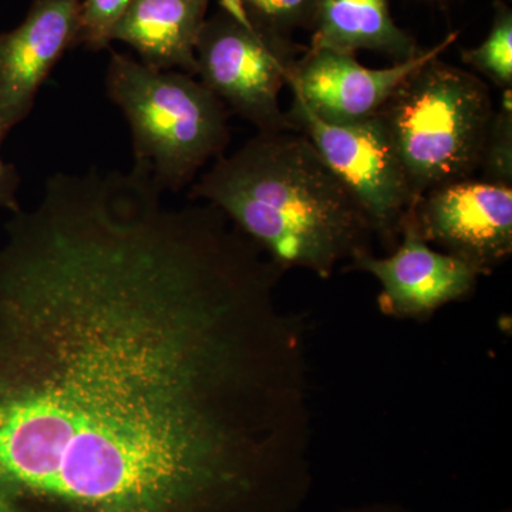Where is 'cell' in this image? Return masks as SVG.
Wrapping results in <instances>:
<instances>
[{
  "mask_svg": "<svg viewBox=\"0 0 512 512\" xmlns=\"http://www.w3.org/2000/svg\"><path fill=\"white\" fill-rule=\"evenodd\" d=\"M284 269L143 171L56 173L0 245V512H296L311 491Z\"/></svg>",
  "mask_w": 512,
  "mask_h": 512,
  "instance_id": "cell-1",
  "label": "cell"
},
{
  "mask_svg": "<svg viewBox=\"0 0 512 512\" xmlns=\"http://www.w3.org/2000/svg\"><path fill=\"white\" fill-rule=\"evenodd\" d=\"M190 200L214 205L275 264L328 279L372 251V224L348 185L299 131L258 133L215 160Z\"/></svg>",
  "mask_w": 512,
  "mask_h": 512,
  "instance_id": "cell-2",
  "label": "cell"
},
{
  "mask_svg": "<svg viewBox=\"0 0 512 512\" xmlns=\"http://www.w3.org/2000/svg\"><path fill=\"white\" fill-rule=\"evenodd\" d=\"M106 90L130 126L134 165L164 192L183 191L208 161L224 156L229 111L195 76L160 72L111 52Z\"/></svg>",
  "mask_w": 512,
  "mask_h": 512,
  "instance_id": "cell-3",
  "label": "cell"
},
{
  "mask_svg": "<svg viewBox=\"0 0 512 512\" xmlns=\"http://www.w3.org/2000/svg\"><path fill=\"white\" fill-rule=\"evenodd\" d=\"M494 109L484 80L440 56L394 90L377 114L417 201L476 175Z\"/></svg>",
  "mask_w": 512,
  "mask_h": 512,
  "instance_id": "cell-4",
  "label": "cell"
},
{
  "mask_svg": "<svg viewBox=\"0 0 512 512\" xmlns=\"http://www.w3.org/2000/svg\"><path fill=\"white\" fill-rule=\"evenodd\" d=\"M305 50L218 9L205 19L198 37L197 76L229 113L247 120L258 133L291 131L295 128L279 96Z\"/></svg>",
  "mask_w": 512,
  "mask_h": 512,
  "instance_id": "cell-5",
  "label": "cell"
},
{
  "mask_svg": "<svg viewBox=\"0 0 512 512\" xmlns=\"http://www.w3.org/2000/svg\"><path fill=\"white\" fill-rule=\"evenodd\" d=\"M286 116L348 185L365 210L375 237L393 251L417 200L379 114L356 123L329 124L293 94L292 109Z\"/></svg>",
  "mask_w": 512,
  "mask_h": 512,
  "instance_id": "cell-6",
  "label": "cell"
},
{
  "mask_svg": "<svg viewBox=\"0 0 512 512\" xmlns=\"http://www.w3.org/2000/svg\"><path fill=\"white\" fill-rule=\"evenodd\" d=\"M406 221L421 238L490 275L512 254V187L457 181L421 195Z\"/></svg>",
  "mask_w": 512,
  "mask_h": 512,
  "instance_id": "cell-7",
  "label": "cell"
},
{
  "mask_svg": "<svg viewBox=\"0 0 512 512\" xmlns=\"http://www.w3.org/2000/svg\"><path fill=\"white\" fill-rule=\"evenodd\" d=\"M349 269L377 279V305L383 315L413 320L429 319L448 303L473 295L481 276L456 256L436 251L410 221L404 222L392 254L363 252L350 261Z\"/></svg>",
  "mask_w": 512,
  "mask_h": 512,
  "instance_id": "cell-8",
  "label": "cell"
},
{
  "mask_svg": "<svg viewBox=\"0 0 512 512\" xmlns=\"http://www.w3.org/2000/svg\"><path fill=\"white\" fill-rule=\"evenodd\" d=\"M457 37L458 32L448 33L419 56L384 69L363 66L353 55L308 47L293 67L288 86L325 123H356L379 113L410 74L439 57Z\"/></svg>",
  "mask_w": 512,
  "mask_h": 512,
  "instance_id": "cell-9",
  "label": "cell"
},
{
  "mask_svg": "<svg viewBox=\"0 0 512 512\" xmlns=\"http://www.w3.org/2000/svg\"><path fill=\"white\" fill-rule=\"evenodd\" d=\"M82 0H33L18 28L0 33V146L28 119L37 93L77 46Z\"/></svg>",
  "mask_w": 512,
  "mask_h": 512,
  "instance_id": "cell-10",
  "label": "cell"
},
{
  "mask_svg": "<svg viewBox=\"0 0 512 512\" xmlns=\"http://www.w3.org/2000/svg\"><path fill=\"white\" fill-rule=\"evenodd\" d=\"M210 0H133L111 32L140 62L160 72L197 76L198 37Z\"/></svg>",
  "mask_w": 512,
  "mask_h": 512,
  "instance_id": "cell-11",
  "label": "cell"
},
{
  "mask_svg": "<svg viewBox=\"0 0 512 512\" xmlns=\"http://www.w3.org/2000/svg\"><path fill=\"white\" fill-rule=\"evenodd\" d=\"M311 49L355 56L370 50L406 62L423 50L406 30L394 22L389 0H315L311 25Z\"/></svg>",
  "mask_w": 512,
  "mask_h": 512,
  "instance_id": "cell-12",
  "label": "cell"
},
{
  "mask_svg": "<svg viewBox=\"0 0 512 512\" xmlns=\"http://www.w3.org/2000/svg\"><path fill=\"white\" fill-rule=\"evenodd\" d=\"M218 5L266 35L292 40L296 29H309L315 0H218Z\"/></svg>",
  "mask_w": 512,
  "mask_h": 512,
  "instance_id": "cell-13",
  "label": "cell"
},
{
  "mask_svg": "<svg viewBox=\"0 0 512 512\" xmlns=\"http://www.w3.org/2000/svg\"><path fill=\"white\" fill-rule=\"evenodd\" d=\"M461 59L501 90L512 89V10L507 3H494L490 33L480 46L463 50Z\"/></svg>",
  "mask_w": 512,
  "mask_h": 512,
  "instance_id": "cell-14",
  "label": "cell"
},
{
  "mask_svg": "<svg viewBox=\"0 0 512 512\" xmlns=\"http://www.w3.org/2000/svg\"><path fill=\"white\" fill-rule=\"evenodd\" d=\"M501 101L495 107L480 167L481 180L512 187V89L501 90Z\"/></svg>",
  "mask_w": 512,
  "mask_h": 512,
  "instance_id": "cell-15",
  "label": "cell"
},
{
  "mask_svg": "<svg viewBox=\"0 0 512 512\" xmlns=\"http://www.w3.org/2000/svg\"><path fill=\"white\" fill-rule=\"evenodd\" d=\"M133 0H82L77 45L99 52L111 43V32Z\"/></svg>",
  "mask_w": 512,
  "mask_h": 512,
  "instance_id": "cell-16",
  "label": "cell"
},
{
  "mask_svg": "<svg viewBox=\"0 0 512 512\" xmlns=\"http://www.w3.org/2000/svg\"><path fill=\"white\" fill-rule=\"evenodd\" d=\"M19 187L18 168L13 164L6 163L0 156V210L9 211L10 214H16L22 210L18 198Z\"/></svg>",
  "mask_w": 512,
  "mask_h": 512,
  "instance_id": "cell-17",
  "label": "cell"
},
{
  "mask_svg": "<svg viewBox=\"0 0 512 512\" xmlns=\"http://www.w3.org/2000/svg\"><path fill=\"white\" fill-rule=\"evenodd\" d=\"M345 512H410L406 508L393 504H369L362 507L350 508Z\"/></svg>",
  "mask_w": 512,
  "mask_h": 512,
  "instance_id": "cell-18",
  "label": "cell"
},
{
  "mask_svg": "<svg viewBox=\"0 0 512 512\" xmlns=\"http://www.w3.org/2000/svg\"><path fill=\"white\" fill-rule=\"evenodd\" d=\"M504 512H510V511H504Z\"/></svg>",
  "mask_w": 512,
  "mask_h": 512,
  "instance_id": "cell-19",
  "label": "cell"
}]
</instances>
